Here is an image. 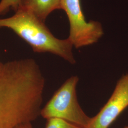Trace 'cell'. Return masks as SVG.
Listing matches in <instances>:
<instances>
[{
  "mask_svg": "<svg viewBox=\"0 0 128 128\" xmlns=\"http://www.w3.org/2000/svg\"><path fill=\"white\" fill-rule=\"evenodd\" d=\"M12 30L26 41L37 53H50L59 56L70 64H74L72 48L68 38L55 37L43 22L26 10L20 8L12 16L0 18V28Z\"/></svg>",
  "mask_w": 128,
  "mask_h": 128,
  "instance_id": "1",
  "label": "cell"
},
{
  "mask_svg": "<svg viewBox=\"0 0 128 128\" xmlns=\"http://www.w3.org/2000/svg\"><path fill=\"white\" fill-rule=\"evenodd\" d=\"M30 117L23 88L12 74L0 68V128H15L30 122Z\"/></svg>",
  "mask_w": 128,
  "mask_h": 128,
  "instance_id": "2",
  "label": "cell"
},
{
  "mask_svg": "<svg viewBox=\"0 0 128 128\" xmlns=\"http://www.w3.org/2000/svg\"><path fill=\"white\" fill-rule=\"evenodd\" d=\"M78 81V76L68 79L41 109V116L46 120L63 119L87 128L91 118L84 112L78 102L76 86Z\"/></svg>",
  "mask_w": 128,
  "mask_h": 128,
  "instance_id": "3",
  "label": "cell"
},
{
  "mask_svg": "<svg viewBox=\"0 0 128 128\" xmlns=\"http://www.w3.org/2000/svg\"><path fill=\"white\" fill-rule=\"evenodd\" d=\"M60 6L68 17L70 25L68 38L75 48L92 45L102 36L104 31L101 23L86 21L81 0H60Z\"/></svg>",
  "mask_w": 128,
  "mask_h": 128,
  "instance_id": "4",
  "label": "cell"
},
{
  "mask_svg": "<svg viewBox=\"0 0 128 128\" xmlns=\"http://www.w3.org/2000/svg\"><path fill=\"white\" fill-rule=\"evenodd\" d=\"M128 107V73L118 81L112 94L86 128H108Z\"/></svg>",
  "mask_w": 128,
  "mask_h": 128,
  "instance_id": "5",
  "label": "cell"
},
{
  "mask_svg": "<svg viewBox=\"0 0 128 128\" xmlns=\"http://www.w3.org/2000/svg\"><path fill=\"white\" fill-rule=\"evenodd\" d=\"M20 8L30 12L45 22L52 12L61 9L60 0H22Z\"/></svg>",
  "mask_w": 128,
  "mask_h": 128,
  "instance_id": "6",
  "label": "cell"
},
{
  "mask_svg": "<svg viewBox=\"0 0 128 128\" xmlns=\"http://www.w3.org/2000/svg\"><path fill=\"white\" fill-rule=\"evenodd\" d=\"M45 128H84L66 120L59 118L47 120Z\"/></svg>",
  "mask_w": 128,
  "mask_h": 128,
  "instance_id": "7",
  "label": "cell"
},
{
  "mask_svg": "<svg viewBox=\"0 0 128 128\" xmlns=\"http://www.w3.org/2000/svg\"><path fill=\"white\" fill-rule=\"evenodd\" d=\"M22 0H1L0 2V16L7 13L10 9L15 12L20 7Z\"/></svg>",
  "mask_w": 128,
  "mask_h": 128,
  "instance_id": "8",
  "label": "cell"
},
{
  "mask_svg": "<svg viewBox=\"0 0 128 128\" xmlns=\"http://www.w3.org/2000/svg\"><path fill=\"white\" fill-rule=\"evenodd\" d=\"M15 128H33V127L31 122H27L20 124Z\"/></svg>",
  "mask_w": 128,
  "mask_h": 128,
  "instance_id": "9",
  "label": "cell"
},
{
  "mask_svg": "<svg viewBox=\"0 0 128 128\" xmlns=\"http://www.w3.org/2000/svg\"><path fill=\"white\" fill-rule=\"evenodd\" d=\"M124 128H128V126H125V127Z\"/></svg>",
  "mask_w": 128,
  "mask_h": 128,
  "instance_id": "10",
  "label": "cell"
}]
</instances>
